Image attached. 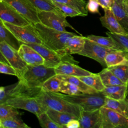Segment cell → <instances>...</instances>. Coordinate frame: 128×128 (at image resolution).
I'll return each mask as SVG.
<instances>
[{
    "instance_id": "obj_1",
    "label": "cell",
    "mask_w": 128,
    "mask_h": 128,
    "mask_svg": "<svg viewBox=\"0 0 128 128\" xmlns=\"http://www.w3.org/2000/svg\"><path fill=\"white\" fill-rule=\"evenodd\" d=\"M34 25L42 42V44L60 54L64 48L68 40L76 35L75 33L62 32L50 28L40 22Z\"/></svg>"
},
{
    "instance_id": "obj_2",
    "label": "cell",
    "mask_w": 128,
    "mask_h": 128,
    "mask_svg": "<svg viewBox=\"0 0 128 128\" xmlns=\"http://www.w3.org/2000/svg\"><path fill=\"white\" fill-rule=\"evenodd\" d=\"M44 112L48 108L70 113L79 119L82 108L77 104L71 103L56 94L54 92L42 91L36 98Z\"/></svg>"
},
{
    "instance_id": "obj_3",
    "label": "cell",
    "mask_w": 128,
    "mask_h": 128,
    "mask_svg": "<svg viewBox=\"0 0 128 128\" xmlns=\"http://www.w3.org/2000/svg\"><path fill=\"white\" fill-rule=\"evenodd\" d=\"M56 74L54 68L47 66L44 64L36 66L28 64L18 82L30 87H42L48 79Z\"/></svg>"
},
{
    "instance_id": "obj_4",
    "label": "cell",
    "mask_w": 128,
    "mask_h": 128,
    "mask_svg": "<svg viewBox=\"0 0 128 128\" xmlns=\"http://www.w3.org/2000/svg\"><path fill=\"white\" fill-rule=\"evenodd\" d=\"M66 100L80 106L84 110H94L102 107L106 102V96L102 92L94 94L81 93L78 95L70 96L61 92H54Z\"/></svg>"
},
{
    "instance_id": "obj_5",
    "label": "cell",
    "mask_w": 128,
    "mask_h": 128,
    "mask_svg": "<svg viewBox=\"0 0 128 128\" xmlns=\"http://www.w3.org/2000/svg\"><path fill=\"white\" fill-rule=\"evenodd\" d=\"M25 44V43H24ZM37 51L44 58V64L50 68H56L62 62H71L78 64L71 54H62L52 50L42 44H26Z\"/></svg>"
},
{
    "instance_id": "obj_6",
    "label": "cell",
    "mask_w": 128,
    "mask_h": 128,
    "mask_svg": "<svg viewBox=\"0 0 128 128\" xmlns=\"http://www.w3.org/2000/svg\"><path fill=\"white\" fill-rule=\"evenodd\" d=\"M3 23L22 43L42 44L34 24L32 23L25 26H18L5 22Z\"/></svg>"
},
{
    "instance_id": "obj_7",
    "label": "cell",
    "mask_w": 128,
    "mask_h": 128,
    "mask_svg": "<svg viewBox=\"0 0 128 128\" xmlns=\"http://www.w3.org/2000/svg\"><path fill=\"white\" fill-rule=\"evenodd\" d=\"M38 16L40 22L47 27L62 32H68L66 28L68 27L82 35L68 22L64 14L50 11H40L38 12Z\"/></svg>"
},
{
    "instance_id": "obj_8",
    "label": "cell",
    "mask_w": 128,
    "mask_h": 128,
    "mask_svg": "<svg viewBox=\"0 0 128 128\" xmlns=\"http://www.w3.org/2000/svg\"><path fill=\"white\" fill-rule=\"evenodd\" d=\"M114 50H116L100 45L86 37L84 48L78 54L92 58L105 68H107L105 58L108 53Z\"/></svg>"
},
{
    "instance_id": "obj_9",
    "label": "cell",
    "mask_w": 128,
    "mask_h": 128,
    "mask_svg": "<svg viewBox=\"0 0 128 128\" xmlns=\"http://www.w3.org/2000/svg\"><path fill=\"white\" fill-rule=\"evenodd\" d=\"M100 128H128V118L110 108L102 107Z\"/></svg>"
},
{
    "instance_id": "obj_10",
    "label": "cell",
    "mask_w": 128,
    "mask_h": 128,
    "mask_svg": "<svg viewBox=\"0 0 128 128\" xmlns=\"http://www.w3.org/2000/svg\"><path fill=\"white\" fill-rule=\"evenodd\" d=\"M0 52L6 58L10 64L17 72L20 78L27 68V64L22 60L18 50L5 42H0Z\"/></svg>"
},
{
    "instance_id": "obj_11",
    "label": "cell",
    "mask_w": 128,
    "mask_h": 128,
    "mask_svg": "<svg viewBox=\"0 0 128 128\" xmlns=\"http://www.w3.org/2000/svg\"><path fill=\"white\" fill-rule=\"evenodd\" d=\"M33 24L40 22L38 10L29 0H2Z\"/></svg>"
},
{
    "instance_id": "obj_12",
    "label": "cell",
    "mask_w": 128,
    "mask_h": 128,
    "mask_svg": "<svg viewBox=\"0 0 128 128\" xmlns=\"http://www.w3.org/2000/svg\"><path fill=\"white\" fill-rule=\"evenodd\" d=\"M0 19L18 26H25L32 24L16 10L6 2L0 0Z\"/></svg>"
},
{
    "instance_id": "obj_13",
    "label": "cell",
    "mask_w": 128,
    "mask_h": 128,
    "mask_svg": "<svg viewBox=\"0 0 128 128\" xmlns=\"http://www.w3.org/2000/svg\"><path fill=\"white\" fill-rule=\"evenodd\" d=\"M16 108H20L28 111L36 116L44 112L42 107L35 98L14 96L8 98L4 102Z\"/></svg>"
},
{
    "instance_id": "obj_14",
    "label": "cell",
    "mask_w": 128,
    "mask_h": 128,
    "mask_svg": "<svg viewBox=\"0 0 128 128\" xmlns=\"http://www.w3.org/2000/svg\"><path fill=\"white\" fill-rule=\"evenodd\" d=\"M104 16L100 17L102 26L112 33L126 34L128 32L121 26L112 12L111 8H104Z\"/></svg>"
},
{
    "instance_id": "obj_15",
    "label": "cell",
    "mask_w": 128,
    "mask_h": 128,
    "mask_svg": "<svg viewBox=\"0 0 128 128\" xmlns=\"http://www.w3.org/2000/svg\"><path fill=\"white\" fill-rule=\"evenodd\" d=\"M78 120L80 128H100V108L88 111L82 110Z\"/></svg>"
},
{
    "instance_id": "obj_16",
    "label": "cell",
    "mask_w": 128,
    "mask_h": 128,
    "mask_svg": "<svg viewBox=\"0 0 128 128\" xmlns=\"http://www.w3.org/2000/svg\"><path fill=\"white\" fill-rule=\"evenodd\" d=\"M18 52L27 64L36 66L44 64V60L42 56L34 48L24 43H22Z\"/></svg>"
},
{
    "instance_id": "obj_17",
    "label": "cell",
    "mask_w": 128,
    "mask_h": 128,
    "mask_svg": "<svg viewBox=\"0 0 128 128\" xmlns=\"http://www.w3.org/2000/svg\"><path fill=\"white\" fill-rule=\"evenodd\" d=\"M111 10L121 26L128 32V0H115Z\"/></svg>"
},
{
    "instance_id": "obj_18",
    "label": "cell",
    "mask_w": 128,
    "mask_h": 128,
    "mask_svg": "<svg viewBox=\"0 0 128 128\" xmlns=\"http://www.w3.org/2000/svg\"><path fill=\"white\" fill-rule=\"evenodd\" d=\"M56 74H64L74 76L90 75L92 72L71 62H62L54 68Z\"/></svg>"
},
{
    "instance_id": "obj_19",
    "label": "cell",
    "mask_w": 128,
    "mask_h": 128,
    "mask_svg": "<svg viewBox=\"0 0 128 128\" xmlns=\"http://www.w3.org/2000/svg\"><path fill=\"white\" fill-rule=\"evenodd\" d=\"M86 37L77 34L70 38L61 52L62 54H78L84 48Z\"/></svg>"
},
{
    "instance_id": "obj_20",
    "label": "cell",
    "mask_w": 128,
    "mask_h": 128,
    "mask_svg": "<svg viewBox=\"0 0 128 128\" xmlns=\"http://www.w3.org/2000/svg\"><path fill=\"white\" fill-rule=\"evenodd\" d=\"M102 92L110 98L116 100L125 99L128 94V84L106 86Z\"/></svg>"
},
{
    "instance_id": "obj_21",
    "label": "cell",
    "mask_w": 128,
    "mask_h": 128,
    "mask_svg": "<svg viewBox=\"0 0 128 128\" xmlns=\"http://www.w3.org/2000/svg\"><path fill=\"white\" fill-rule=\"evenodd\" d=\"M105 62L107 68L120 64H128V52L122 50H114L108 53Z\"/></svg>"
},
{
    "instance_id": "obj_22",
    "label": "cell",
    "mask_w": 128,
    "mask_h": 128,
    "mask_svg": "<svg viewBox=\"0 0 128 128\" xmlns=\"http://www.w3.org/2000/svg\"><path fill=\"white\" fill-rule=\"evenodd\" d=\"M0 42H5L15 50H18L22 42L4 24L0 19Z\"/></svg>"
},
{
    "instance_id": "obj_23",
    "label": "cell",
    "mask_w": 128,
    "mask_h": 128,
    "mask_svg": "<svg viewBox=\"0 0 128 128\" xmlns=\"http://www.w3.org/2000/svg\"><path fill=\"white\" fill-rule=\"evenodd\" d=\"M104 107L112 110L128 118V98L116 100L106 97Z\"/></svg>"
},
{
    "instance_id": "obj_24",
    "label": "cell",
    "mask_w": 128,
    "mask_h": 128,
    "mask_svg": "<svg viewBox=\"0 0 128 128\" xmlns=\"http://www.w3.org/2000/svg\"><path fill=\"white\" fill-rule=\"evenodd\" d=\"M46 112L54 122L62 126L64 128H66V124L70 120L72 119L78 120V117L72 114L56 110L51 108H48Z\"/></svg>"
},
{
    "instance_id": "obj_25",
    "label": "cell",
    "mask_w": 128,
    "mask_h": 128,
    "mask_svg": "<svg viewBox=\"0 0 128 128\" xmlns=\"http://www.w3.org/2000/svg\"><path fill=\"white\" fill-rule=\"evenodd\" d=\"M58 77L62 81L68 82L76 86L79 90L84 94H94L98 92L92 88L88 86L82 81L80 80L78 77L74 76L64 75V74H56Z\"/></svg>"
},
{
    "instance_id": "obj_26",
    "label": "cell",
    "mask_w": 128,
    "mask_h": 128,
    "mask_svg": "<svg viewBox=\"0 0 128 128\" xmlns=\"http://www.w3.org/2000/svg\"><path fill=\"white\" fill-rule=\"evenodd\" d=\"M88 86L92 88L96 91L102 92L105 88L99 74L92 73L90 75L78 77Z\"/></svg>"
},
{
    "instance_id": "obj_27",
    "label": "cell",
    "mask_w": 128,
    "mask_h": 128,
    "mask_svg": "<svg viewBox=\"0 0 128 128\" xmlns=\"http://www.w3.org/2000/svg\"><path fill=\"white\" fill-rule=\"evenodd\" d=\"M86 37L88 39L102 46L117 50H124L119 44H118L111 37L109 36L104 37L90 34Z\"/></svg>"
},
{
    "instance_id": "obj_28",
    "label": "cell",
    "mask_w": 128,
    "mask_h": 128,
    "mask_svg": "<svg viewBox=\"0 0 128 128\" xmlns=\"http://www.w3.org/2000/svg\"><path fill=\"white\" fill-rule=\"evenodd\" d=\"M98 74L105 87L125 84L118 78L108 68H104Z\"/></svg>"
},
{
    "instance_id": "obj_29",
    "label": "cell",
    "mask_w": 128,
    "mask_h": 128,
    "mask_svg": "<svg viewBox=\"0 0 128 128\" xmlns=\"http://www.w3.org/2000/svg\"><path fill=\"white\" fill-rule=\"evenodd\" d=\"M38 12L46 11L54 12L60 14H64L52 2V0H29Z\"/></svg>"
},
{
    "instance_id": "obj_30",
    "label": "cell",
    "mask_w": 128,
    "mask_h": 128,
    "mask_svg": "<svg viewBox=\"0 0 128 128\" xmlns=\"http://www.w3.org/2000/svg\"><path fill=\"white\" fill-rule=\"evenodd\" d=\"M62 80L56 74L48 79L42 86V91L50 92H60V88Z\"/></svg>"
},
{
    "instance_id": "obj_31",
    "label": "cell",
    "mask_w": 128,
    "mask_h": 128,
    "mask_svg": "<svg viewBox=\"0 0 128 128\" xmlns=\"http://www.w3.org/2000/svg\"><path fill=\"white\" fill-rule=\"evenodd\" d=\"M0 128H30L22 120L20 116L0 120Z\"/></svg>"
},
{
    "instance_id": "obj_32",
    "label": "cell",
    "mask_w": 128,
    "mask_h": 128,
    "mask_svg": "<svg viewBox=\"0 0 128 128\" xmlns=\"http://www.w3.org/2000/svg\"><path fill=\"white\" fill-rule=\"evenodd\" d=\"M62 4L68 5L78 11L82 16L88 14V10L86 8V4L84 0H52Z\"/></svg>"
},
{
    "instance_id": "obj_33",
    "label": "cell",
    "mask_w": 128,
    "mask_h": 128,
    "mask_svg": "<svg viewBox=\"0 0 128 128\" xmlns=\"http://www.w3.org/2000/svg\"><path fill=\"white\" fill-rule=\"evenodd\" d=\"M20 116L16 108L5 102L0 104V120H4Z\"/></svg>"
},
{
    "instance_id": "obj_34",
    "label": "cell",
    "mask_w": 128,
    "mask_h": 128,
    "mask_svg": "<svg viewBox=\"0 0 128 128\" xmlns=\"http://www.w3.org/2000/svg\"><path fill=\"white\" fill-rule=\"evenodd\" d=\"M108 68L123 83L128 84V64L116 65Z\"/></svg>"
},
{
    "instance_id": "obj_35",
    "label": "cell",
    "mask_w": 128,
    "mask_h": 128,
    "mask_svg": "<svg viewBox=\"0 0 128 128\" xmlns=\"http://www.w3.org/2000/svg\"><path fill=\"white\" fill-rule=\"evenodd\" d=\"M52 4L58 9L60 10L64 14V15L67 17V16H70V17H74L77 16H82V15L76 9L74 8L64 4H62L58 2H56L54 0H52Z\"/></svg>"
},
{
    "instance_id": "obj_36",
    "label": "cell",
    "mask_w": 128,
    "mask_h": 128,
    "mask_svg": "<svg viewBox=\"0 0 128 128\" xmlns=\"http://www.w3.org/2000/svg\"><path fill=\"white\" fill-rule=\"evenodd\" d=\"M36 116L40 126L42 128H64L62 126L54 122L46 112Z\"/></svg>"
},
{
    "instance_id": "obj_37",
    "label": "cell",
    "mask_w": 128,
    "mask_h": 128,
    "mask_svg": "<svg viewBox=\"0 0 128 128\" xmlns=\"http://www.w3.org/2000/svg\"><path fill=\"white\" fill-rule=\"evenodd\" d=\"M106 34L111 37L124 50L128 52V34H122L107 32H106Z\"/></svg>"
},
{
    "instance_id": "obj_38",
    "label": "cell",
    "mask_w": 128,
    "mask_h": 128,
    "mask_svg": "<svg viewBox=\"0 0 128 128\" xmlns=\"http://www.w3.org/2000/svg\"><path fill=\"white\" fill-rule=\"evenodd\" d=\"M60 92L70 96L78 95L82 93L76 86L64 81H62L60 84Z\"/></svg>"
},
{
    "instance_id": "obj_39",
    "label": "cell",
    "mask_w": 128,
    "mask_h": 128,
    "mask_svg": "<svg viewBox=\"0 0 128 128\" xmlns=\"http://www.w3.org/2000/svg\"><path fill=\"white\" fill-rule=\"evenodd\" d=\"M0 72L4 74H8L16 76L18 78L19 76L16 70L10 64L0 62Z\"/></svg>"
},
{
    "instance_id": "obj_40",
    "label": "cell",
    "mask_w": 128,
    "mask_h": 128,
    "mask_svg": "<svg viewBox=\"0 0 128 128\" xmlns=\"http://www.w3.org/2000/svg\"><path fill=\"white\" fill-rule=\"evenodd\" d=\"M99 6L100 4L96 0H88L86 4V8L91 13L100 14Z\"/></svg>"
},
{
    "instance_id": "obj_41",
    "label": "cell",
    "mask_w": 128,
    "mask_h": 128,
    "mask_svg": "<svg viewBox=\"0 0 128 128\" xmlns=\"http://www.w3.org/2000/svg\"><path fill=\"white\" fill-rule=\"evenodd\" d=\"M102 8H111L115 0H96Z\"/></svg>"
},
{
    "instance_id": "obj_42",
    "label": "cell",
    "mask_w": 128,
    "mask_h": 128,
    "mask_svg": "<svg viewBox=\"0 0 128 128\" xmlns=\"http://www.w3.org/2000/svg\"><path fill=\"white\" fill-rule=\"evenodd\" d=\"M66 127V128H80V121L78 119H72L67 123Z\"/></svg>"
},
{
    "instance_id": "obj_43",
    "label": "cell",
    "mask_w": 128,
    "mask_h": 128,
    "mask_svg": "<svg viewBox=\"0 0 128 128\" xmlns=\"http://www.w3.org/2000/svg\"><path fill=\"white\" fill-rule=\"evenodd\" d=\"M6 98V86L0 87V104L4 103Z\"/></svg>"
},
{
    "instance_id": "obj_44",
    "label": "cell",
    "mask_w": 128,
    "mask_h": 128,
    "mask_svg": "<svg viewBox=\"0 0 128 128\" xmlns=\"http://www.w3.org/2000/svg\"><path fill=\"white\" fill-rule=\"evenodd\" d=\"M0 62H4L8 64H10L8 62V61L7 59L3 55V54L2 53H1L0 52Z\"/></svg>"
},
{
    "instance_id": "obj_45",
    "label": "cell",
    "mask_w": 128,
    "mask_h": 128,
    "mask_svg": "<svg viewBox=\"0 0 128 128\" xmlns=\"http://www.w3.org/2000/svg\"></svg>"
}]
</instances>
